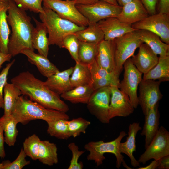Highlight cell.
<instances>
[{"label":"cell","instance_id":"f35d334b","mask_svg":"<svg viewBox=\"0 0 169 169\" xmlns=\"http://www.w3.org/2000/svg\"><path fill=\"white\" fill-rule=\"evenodd\" d=\"M18 6L25 11L40 13L43 10V0H13Z\"/></svg>","mask_w":169,"mask_h":169},{"label":"cell","instance_id":"8d00e7d4","mask_svg":"<svg viewBox=\"0 0 169 169\" xmlns=\"http://www.w3.org/2000/svg\"><path fill=\"white\" fill-rule=\"evenodd\" d=\"M90 124V121L82 117L68 120V129L70 136L75 138L80 136L82 133L85 134L86 129Z\"/></svg>","mask_w":169,"mask_h":169},{"label":"cell","instance_id":"8fae6325","mask_svg":"<svg viewBox=\"0 0 169 169\" xmlns=\"http://www.w3.org/2000/svg\"><path fill=\"white\" fill-rule=\"evenodd\" d=\"M144 152L140 156L138 162L143 164L150 160H158L169 155V132L161 126Z\"/></svg>","mask_w":169,"mask_h":169},{"label":"cell","instance_id":"f907efd6","mask_svg":"<svg viewBox=\"0 0 169 169\" xmlns=\"http://www.w3.org/2000/svg\"><path fill=\"white\" fill-rule=\"evenodd\" d=\"M132 0H116L118 5L121 6Z\"/></svg>","mask_w":169,"mask_h":169},{"label":"cell","instance_id":"816d5d0a","mask_svg":"<svg viewBox=\"0 0 169 169\" xmlns=\"http://www.w3.org/2000/svg\"></svg>","mask_w":169,"mask_h":169},{"label":"cell","instance_id":"cb8c5ba5","mask_svg":"<svg viewBox=\"0 0 169 169\" xmlns=\"http://www.w3.org/2000/svg\"><path fill=\"white\" fill-rule=\"evenodd\" d=\"M32 18L35 23L32 36L33 48L37 50L39 54L47 57L49 45L47 28L43 22L33 17Z\"/></svg>","mask_w":169,"mask_h":169},{"label":"cell","instance_id":"7402d4cb","mask_svg":"<svg viewBox=\"0 0 169 169\" xmlns=\"http://www.w3.org/2000/svg\"><path fill=\"white\" fill-rule=\"evenodd\" d=\"M21 54L25 55L28 61L35 65L41 74L47 78L59 71L58 69L46 57L29 49L23 50Z\"/></svg>","mask_w":169,"mask_h":169},{"label":"cell","instance_id":"f5cc1de1","mask_svg":"<svg viewBox=\"0 0 169 169\" xmlns=\"http://www.w3.org/2000/svg\"></svg>","mask_w":169,"mask_h":169},{"label":"cell","instance_id":"ab89813d","mask_svg":"<svg viewBox=\"0 0 169 169\" xmlns=\"http://www.w3.org/2000/svg\"><path fill=\"white\" fill-rule=\"evenodd\" d=\"M68 148L72 152V157L68 169H82L84 167L82 162H78L80 156L83 154L85 151L79 150V147L74 142L69 143Z\"/></svg>","mask_w":169,"mask_h":169},{"label":"cell","instance_id":"681fc988","mask_svg":"<svg viewBox=\"0 0 169 169\" xmlns=\"http://www.w3.org/2000/svg\"><path fill=\"white\" fill-rule=\"evenodd\" d=\"M161 159L158 160H154L149 165L144 167H140L138 169H157L159 165Z\"/></svg>","mask_w":169,"mask_h":169},{"label":"cell","instance_id":"ee69618b","mask_svg":"<svg viewBox=\"0 0 169 169\" xmlns=\"http://www.w3.org/2000/svg\"><path fill=\"white\" fill-rule=\"evenodd\" d=\"M74 1L76 4H80L83 5H88L92 4L95 3L98 1L99 0H73ZM111 4L119 5L116 0H102Z\"/></svg>","mask_w":169,"mask_h":169},{"label":"cell","instance_id":"5b68a950","mask_svg":"<svg viewBox=\"0 0 169 169\" xmlns=\"http://www.w3.org/2000/svg\"><path fill=\"white\" fill-rule=\"evenodd\" d=\"M126 135L125 132L122 131L120 133L118 136L112 141L105 142L101 140L92 141L86 143L84 146V148L90 152L87 156V159L89 161H94L96 166H99L103 164V161L105 159L104 154L106 153H112L116 157L117 168H119L122 164L125 168L131 169L125 162L124 157L119 150L120 143Z\"/></svg>","mask_w":169,"mask_h":169},{"label":"cell","instance_id":"44dd1931","mask_svg":"<svg viewBox=\"0 0 169 169\" xmlns=\"http://www.w3.org/2000/svg\"><path fill=\"white\" fill-rule=\"evenodd\" d=\"M158 106L159 103L145 115L144 125L140 135L145 136V149L151 143L159 128L160 114Z\"/></svg>","mask_w":169,"mask_h":169},{"label":"cell","instance_id":"52a82bcc","mask_svg":"<svg viewBox=\"0 0 169 169\" xmlns=\"http://www.w3.org/2000/svg\"><path fill=\"white\" fill-rule=\"evenodd\" d=\"M76 7L87 19L89 23H97L108 18L117 17L122 8L119 5L113 4L102 0H99L92 4H76Z\"/></svg>","mask_w":169,"mask_h":169},{"label":"cell","instance_id":"83f0119b","mask_svg":"<svg viewBox=\"0 0 169 169\" xmlns=\"http://www.w3.org/2000/svg\"><path fill=\"white\" fill-rule=\"evenodd\" d=\"M95 90L91 85L80 86L62 94L60 96L73 104H87Z\"/></svg>","mask_w":169,"mask_h":169},{"label":"cell","instance_id":"ba28073f","mask_svg":"<svg viewBox=\"0 0 169 169\" xmlns=\"http://www.w3.org/2000/svg\"><path fill=\"white\" fill-rule=\"evenodd\" d=\"M123 78L120 82V90L129 97L134 109L138 104L137 89L142 79V74L133 64L131 58L128 59L123 64Z\"/></svg>","mask_w":169,"mask_h":169},{"label":"cell","instance_id":"4316f807","mask_svg":"<svg viewBox=\"0 0 169 169\" xmlns=\"http://www.w3.org/2000/svg\"><path fill=\"white\" fill-rule=\"evenodd\" d=\"M142 79L157 80L160 82L169 81V56H159L156 64L146 74Z\"/></svg>","mask_w":169,"mask_h":169},{"label":"cell","instance_id":"9a60e30c","mask_svg":"<svg viewBox=\"0 0 169 169\" xmlns=\"http://www.w3.org/2000/svg\"><path fill=\"white\" fill-rule=\"evenodd\" d=\"M104 34V40L111 41L127 33L136 30L131 25L122 22L117 17L108 18L97 23Z\"/></svg>","mask_w":169,"mask_h":169},{"label":"cell","instance_id":"d590c367","mask_svg":"<svg viewBox=\"0 0 169 169\" xmlns=\"http://www.w3.org/2000/svg\"><path fill=\"white\" fill-rule=\"evenodd\" d=\"M41 140L33 134L26 138L23 143V149L27 156L33 160H38Z\"/></svg>","mask_w":169,"mask_h":169},{"label":"cell","instance_id":"d6a6232c","mask_svg":"<svg viewBox=\"0 0 169 169\" xmlns=\"http://www.w3.org/2000/svg\"><path fill=\"white\" fill-rule=\"evenodd\" d=\"M4 115H11L13 106L17 98L22 95L19 88L11 83H6L4 87Z\"/></svg>","mask_w":169,"mask_h":169},{"label":"cell","instance_id":"5bb4252c","mask_svg":"<svg viewBox=\"0 0 169 169\" xmlns=\"http://www.w3.org/2000/svg\"><path fill=\"white\" fill-rule=\"evenodd\" d=\"M111 98L108 111L110 120L116 117H126L133 113V107L128 96L116 86H110Z\"/></svg>","mask_w":169,"mask_h":169},{"label":"cell","instance_id":"7dc6e473","mask_svg":"<svg viewBox=\"0 0 169 169\" xmlns=\"http://www.w3.org/2000/svg\"><path fill=\"white\" fill-rule=\"evenodd\" d=\"M157 169H169V155L166 156L161 158L160 164Z\"/></svg>","mask_w":169,"mask_h":169},{"label":"cell","instance_id":"d6986e66","mask_svg":"<svg viewBox=\"0 0 169 169\" xmlns=\"http://www.w3.org/2000/svg\"><path fill=\"white\" fill-rule=\"evenodd\" d=\"M95 60L101 68L115 74V60L112 41L104 39L98 44Z\"/></svg>","mask_w":169,"mask_h":169},{"label":"cell","instance_id":"277c9868","mask_svg":"<svg viewBox=\"0 0 169 169\" xmlns=\"http://www.w3.org/2000/svg\"><path fill=\"white\" fill-rule=\"evenodd\" d=\"M43 11L39 13L41 21L47 28L49 45H55L61 48L64 38L86 27L79 26L59 17L51 9L43 6Z\"/></svg>","mask_w":169,"mask_h":169},{"label":"cell","instance_id":"f546056e","mask_svg":"<svg viewBox=\"0 0 169 169\" xmlns=\"http://www.w3.org/2000/svg\"><path fill=\"white\" fill-rule=\"evenodd\" d=\"M38 160L43 164L51 166L58 162L56 145L48 140H41Z\"/></svg>","mask_w":169,"mask_h":169},{"label":"cell","instance_id":"ac0fdd59","mask_svg":"<svg viewBox=\"0 0 169 169\" xmlns=\"http://www.w3.org/2000/svg\"><path fill=\"white\" fill-rule=\"evenodd\" d=\"M138 53L131 58L133 64L142 74L148 72L157 64L159 57L146 44L139 47Z\"/></svg>","mask_w":169,"mask_h":169},{"label":"cell","instance_id":"60d3db41","mask_svg":"<svg viewBox=\"0 0 169 169\" xmlns=\"http://www.w3.org/2000/svg\"><path fill=\"white\" fill-rule=\"evenodd\" d=\"M27 156L23 149L20 151L16 158L12 162L10 161L3 167V169H21L25 166L29 164L30 161L26 159Z\"/></svg>","mask_w":169,"mask_h":169},{"label":"cell","instance_id":"e575fe53","mask_svg":"<svg viewBox=\"0 0 169 169\" xmlns=\"http://www.w3.org/2000/svg\"><path fill=\"white\" fill-rule=\"evenodd\" d=\"M68 120L59 119L47 123V133L50 136L59 139H68L70 137L68 129Z\"/></svg>","mask_w":169,"mask_h":169},{"label":"cell","instance_id":"ffe728a7","mask_svg":"<svg viewBox=\"0 0 169 169\" xmlns=\"http://www.w3.org/2000/svg\"><path fill=\"white\" fill-rule=\"evenodd\" d=\"M74 67L62 71H59L47 78L44 84L52 91L60 95L72 89L70 78Z\"/></svg>","mask_w":169,"mask_h":169},{"label":"cell","instance_id":"8992f818","mask_svg":"<svg viewBox=\"0 0 169 169\" xmlns=\"http://www.w3.org/2000/svg\"><path fill=\"white\" fill-rule=\"evenodd\" d=\"M136 31L125 34L112 41L115 60V73L118 78L125 62L134 55L136 49L143 43L139 38Z\"/></svg>","mask_w":169,"mask_h":169},{"label":"cell","instance_id":"603a6c76","mask_svg":"<svg viewBox=\"0 0 169 169\" xmlns=\"http://www.w3.org/2000/svg\"><path fill=\"white\" fill-rule=\"evenodd\" d=\"M142 129L139 122H134L130 124L128 136L126 137V141L122 143L121 142L120 144L119 150L120 153L125 154L128 156L131 166L134 167L139 166L140 165V163L135 158L133 154L136 150V136L138 132Z\"/></svg>","mask_w":169,"mask_h":169},{"label":"cell","instance_id":"4dcf8cb0","mask_svg":"<svg viewBox=\"0 0 169 169\" xmlns=\"http://www.w3.org/2000/svg\"><path fill=\"white\" fill-rule=\"evenodd\" d=\"M80 41L98 44L104 39V34L97 23H89L84 28L74 33Z\"/></svg>","mask_w":169,"mask_h":169},{"label":"cell","instance_id":"f1b7e54d","mask_svg":"<svg viewBox=\"0 0 169 169\" xmlns=\"http://www.w3.org/2000/svg\"><path fill=\"white\" fill-rule=\"evenodd\" d=\"M70 80L73 88L82 85L92 86L91 75L88 64L76 62Z\"/></svg>","mask_w":169,"mask_h":169},{"label":"cell","instance_id":"bcb514c9","mask_svg":"<svg viewBox=\"0 0 169 169\" xmlns=\"http://www.w3.org/2000/svg\"><path fill=\"white\" fill-rule=\"evenodd\" d=\"M3 132V129L0 125V157L2 158H4L6 156L4 147L5 139Z\"/></svg>","mask_w":169,"mask_h":169},{"label":"cell","instance_id":"d4e9b609","mask_svg":"<svg viewBox=\"0 0 169 169\" xmlns=\"http://www.w3.org/2000/svg\"><path fill=\"white\" fill-rule=\"evenodd\" d=\"M140 39L159 56H169V44L163 42L157 34L146 30H137Z\"/></svg>","mask_w":169,"mask_h":169},{"label":"cell","instance_id":"1f68e13d","mask_svg":"<svg viewBox=\"0 0 169 169\" xmlns=\"http://www.w3.org/2000/svg\"><path fill=\"white\" fill-rule=\"evenodd\" d=\"M17 124L11 115H3L0 118V125L4 133L5 142L9 146H14L16 141L18 133Z\"/></svg>","mask_w":169,"mask_h":169},{"label":"cell","instance_id":"7c38bea8","mask_svg":"<svg viewBox=\"0 0 169 169\" xmlns=\"http://www.w3.org/2000/svg\"><path fill=\"white\" fill-rule=\"evenodd\" d=\"M131 26L136 30L152 32L158 35L163 42L169 44V14L158 13L149 15Z\"/></svg>","mask_w":169,"mask_h":169},{"label":"cell","instance_id":"9c48e42d","mask_svg":"<svg viewBox=\"0 0 169 169\" xmlns=\"http://www.w3.org/2000/svg\"><path fill=\"white\" fill-rule=\"evenodd\" d=\"M43 6L49 8L60 18L81 27H86L87 19L79 12L73 0H43Z\"/></svg>","mask_w":169,"mask_h":169},{"label":"cell","instance_id":"2e32d148","mask_svg":"<svg viewBox=\"0 0 169 169\" xmlns=\"http://www.w3.org/2000/svg\"><path fill=\"white\" fill-rule=\"evenodd\" d=\"M92 78V86L94 90L106 86H119V78L114 73L109 72L98 65L95 59L88 64Z\"/></svg>","mask_w":169,"mask_h":169},{"label":"cell","instance_id":"c3c4849f","mask_svg":"<svg viewBox=\"0 0 169 169\" xmlns=\"http://www.w3.org/2000/svg\"><path fill=\"white\" fill-rule=\"evenodd\" d=\"M12 57L9 53L6 54L0 52V69L3 64L6 61H10Z\"/></svg>","mask_w":169,"mask_h":169},{"label":"cell","instance_id":"3957f363","mask_svg":"<svg viewBox=\"0 0 169 169\" xmlns=\"http://www.w3.org/2000/svg\"><path fill=\"white\" fill-rule=\"evenodd\" d=\"M11 115L17 124L23 125L36 119L48 123L59 119L68 120L69 119L66 113L46 108L24 95L17 98Z\"/></svg>","mask_w":169,"mask_h":169},{"label":"cell","instance_id":"30bf717a","mask_svg":"<svg viewBox=\"0 0 169 169\" xmlns=\"http://www.w3.org/2000/svg\"><path fill=\"white\" fill-rule=\"evenodd\" d=\"M111 98L110 86L95 90L87 104L90 113L100 122L110 123L108 111Z\"/></svg>","mask_w":169,"mask_h":169},{"label":"cell","instance_id":"484cf974","mask_svg":"<svg viewBox=\"0 0 169 169\" xmlns=\"http://www.w3.org/2000/svg\"><path fill=\"white\" fill-rule=\"evenodd\" d=\"M9 0H0V52L8 54V44L11 31L7 21Z\"/></svg>","mask_w":169,"mask_h":169},{"label":"cell","instance_id":"e0dca14e","mask_svg":"<svg viewBox=\"0 0 169 169\" xmlns=\"http://www.w3.org/2000/svg\"><path fill=\"white\" fill-rule=\"evenodd\" d=\"M122 7L117 17L121 22L130 24L138 22L149 15L140 0H133Z\"/></svg>","mask_w":169,"mask_h":169},{"label":"cell","instance_id":"7a4b0ae2","mask_svg":"<svg viewBox=\"0 0 169 169\" xmlns=\"http://www.w3.org/2000/svg\"><path fill=\"white\" fill-rule=\"evenodd\" d=\"M7 21L12 29L8 44V53L12 57L25 49L34 51L32 36L34 27L26 11L19 8L13 0H9Z\"/></svg>","mask_w":169,"mask_h":169},{"label":"cell","instance_id":"b9f144b4","mask_svg":"<svg viewBox=\"0 0 169 169\" xmlns=\"http://www.w3.org/2000/svg\"><path fill=\"white\" fill-rule=\"evenodd\" d=\"M15 62V59H13L11 62L7 64L0 73V108L3 109L4 108L3 91L4 86L7 82V76L9 70Z\"/></svg>","mask_w":169,"mask_h":169},{"label":"cell","instance_id":"836d02e7","mask_svg":"<svg viewBox=\"0 0 169 169\" xmlns=\"http://www.w3.org/2000/svg\"><path fill=\"white\" fill-rule=\"evenodd\" d=\"M98 44L79 41L78 52L79 61L86 64H89L95 60Z\"/></svg>","mask_w":169,"mask_h":169},{"label":"cell","instance_id":"4fadbf2b","mask_svg":"<svg viewBox=\"0 0 169 169\" xmlns=\"http://www.w3.org/2000/svg\"><path fill=\"white\" fill-rule=\"evenodd\" d=\"M161 83L159 81L142 79L139 84L138 104L144 115L163 97L160 89Z\"/></svg>","mask_w":169,"mask_h":169},{"label":"cell","instance_id":"74e56055","mask_svg":"<svg viewBox=\"0 0 169 169\" xmlns=\"http://www.w3.org/2000/svg\"><path fill=\"white\" fill-rule=\"evenodd\" d=\"M79 40L74 34L68 35L63 40L61 48H65L75 62H79L78 52Z\"/></svg>","mask_w":169,"mask_h":169},{"label":"cell","instance_id":"f6af8a7d","mask_svg":"<svg viewBox=\"0 0 169 169\" xmlns=\"http://www.w3.org/2000/svg\"><path fill=\"white\" fill-rule=\"evenodd\" d=\"M158 10L159 13L169 14V0H160Z\"/></svg>","mask_w":169,"mask_h":169},{"label":"cell","instance_id":"6da1fadb","mask_svg":"<svg viewBox=\"0 0 169 169\" xmlns=\"http://www.w3.org/2000/svg\"><path fill=\"white\" fill-rule=\"evenodd\" d=\"M23 95L49 109L66 113L69 107L59 95L49 89L44 82L37 78L30 72H21L11 79Z\"/></svg>","mask_w":169,"mask_h":169},{"label":"cell","instance_id":"7bdbcfd3","mask_svg":"<svg viewBox=\"0 0 169 169\" xmlns=\"http://www.w3.org/2000/svg\"><path fill=\"white\" fill-rule=\"evenodd\" d=\"M149 15L156 13V7L158 0H140Z\"/></svg>","mask_w":169,"mask_h":169}]
</instances>
